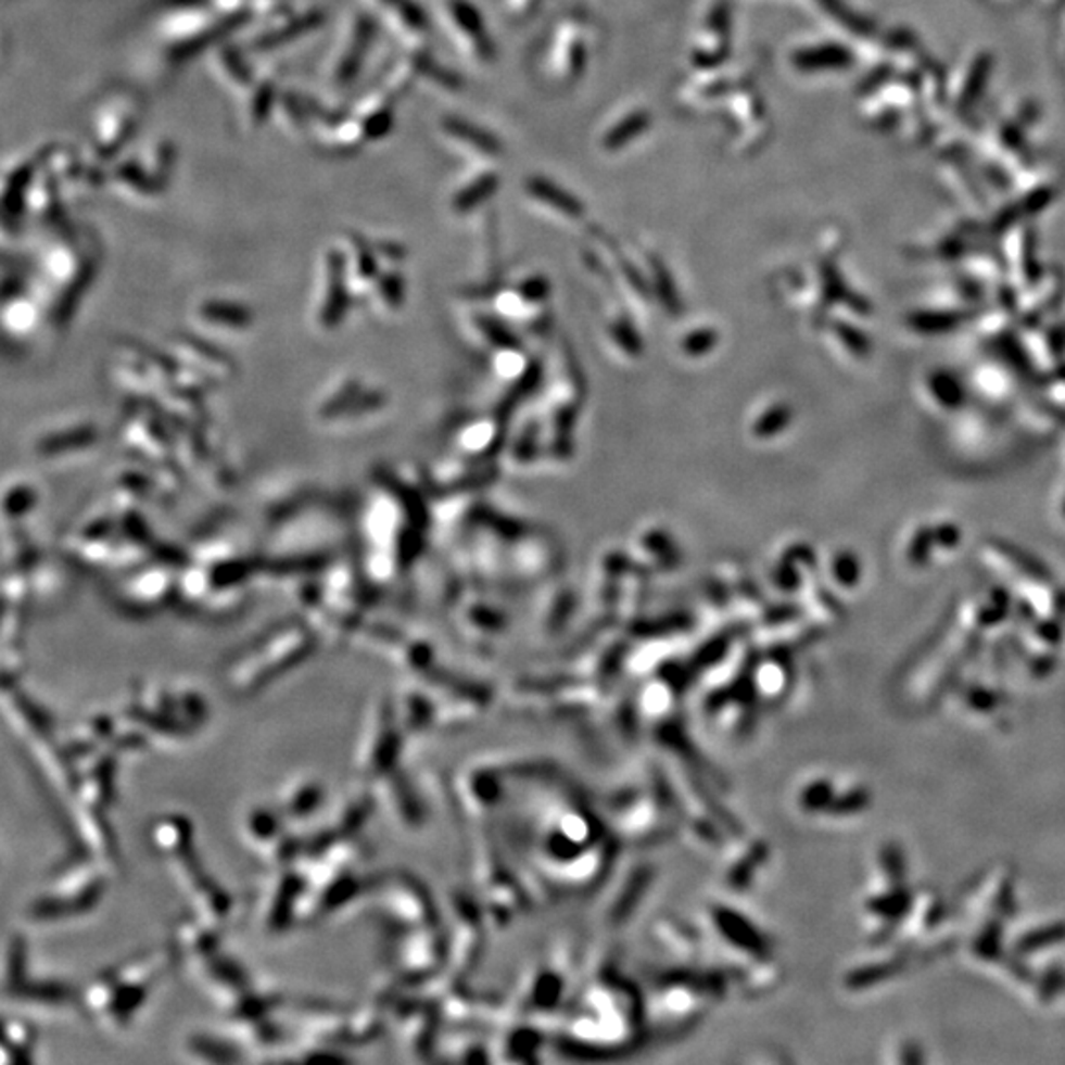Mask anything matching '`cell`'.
<instances>
[{"label":"cell","instance_id":"1","mask_svg":"<svg viewBox=\"0 0 1065 1065\" xmlns=\"http://www.w3.org/2000/svg\"><path fill=\"white\" fill-rule=\"evenodd\" d=\"M1044 107L1036 98H1012L989 123L971 135V161L990 190L1002 194L1036 156Z\"/></svg>","mask_w":1065,"mask_h":1065},{"label":"cell","instance_id":"2","mask_svg":"<svg viewBox=\"0 0 1065 1065\" xmlns=\"http://www.w3.org/2000/svg\"><path fill=\"white\" fill-rule=\"evenodd\" d=\"M997 69V55L989 48H973L959 58L958 64L947 69L946 109L949 118L961 129L979 127V115L987 99Z\"/></svg>","mask_w":1065,"mask_h":1065},{"label":"cell","instance_id":"3","mask_svg":"<svg viewBox=\"0 0 1065 1065\" xmlns=\"http://www.w3.org/2000/svg\"><path fill=\"white\" fill-rule=\"evenodd\" d=\"M1065 188V170L1054 161L1036 159L1023 173L1016 174L1002 192L1001 210L994 214V226L1012 227L1026 217L1038 216L1054 204Z\"/></svg>","mask_w":1065,"mask_h":1065},{"label":"cell","instance_id":"4","mask_svg":"<svg viewBox=\"0 0 1065 1065\" xmlns=\"http://www.w3.org/2000/svg\"><path fill=\"white\" fill-rule=\"evenodd\" d=\"M376 22L366 14H357L350 24L345 42L335 55L330 69V86L342 91L354 84L366 64L367 54L376 40Z\"/></svg>","mask_w":1065,"mask_h":1065},{"label":"cell","instance_id":"5","mask_svg":"<svg viewBox=\"0 0 1065 1065\" xmlns=\"http://www.w3.org/2000/svg\"><path fill=\"white\" fill-rule=\"evenodd\" d=\"M444 18L451 28L456 42L460 43L464 52L476 62H490L494 58V48L485 34L484 18L476 11L468 0H446L444 2Z\"/></svg>","mask_w":1065,"mask_h":1065},{"label":"cell","instance_id":"6","mask_svg":"<svg viewBox=\"0 0 1065 1065\" xmlns=\"http://www.w3.org/2000/svg\"><path fill=\"white\" fill-rule=\"evenodd\" d=\"M441 132L442 137L448 140L453 147L472 154L476 159L494 161V159H499V154H502L499 142L490 132H485L484 129H480V127H476L462 118H444L441 123Z\"/></svg>","mask_w":1065,"mask_h":1065},{"label":"cell","instance_id":"7","mask_svg":"<svg viewBox=\"0 0 1065 1065\" xmlns=\"http://www.w3.org/2000/svg\"><path fill=\"white\" fill-rule=\"evenodd\" d=\"M371 4L388 16L393 30L405 38L413 50L420 48V42L429 34V21L424 12L420 11L419 4H415L413 0H371Z\"/></svg>","mask_w":1065,"mask_h":1065},{"label":"cell","instance_id":"8","mask_svg":"<svg viewBox=\"0 0 1065 1065\" xmlns=\"http://www.w3.org/2000/svg\"><path fill=\"white\" fill-rule=\"evenodd\" d=\"M324 21H326V16L320 11L304 12L301 16L280 18L275 26H270L265 33L258 34L257 38L251 43V48L255 52H272V50H279V48H284V46H289L291 42H296L302 36L318 30L322 26Z\"/></svg>","mask_w":1065,"mask_h":1065},{"label":"cell","instance_id":"9","mask_svg":"<svg viewBox=\"0 0 1065 1065\" xmlns=\"http://www.w3.org/2000/svg\"><path fill=\"white\" fill-rule=\"evenodd\" d=\"M214 69L217 77L236 91H248L255 84L253 72L249 67L245 55L231 43H219L214 52Z\"/></svg>","mask_w":1065,"mask_h":1065},{"label":"cell","instance_id":"10","mask_svg":"<svg viewBox=\"0 0 1065 1065\" xmlns=\"http://www.w3.org/2000/svg\"><path fill=\"white\" fill-rule=\"evenodd\" d=\"M245 93H248V99H245V118H248L249 127L258 129L261 125H265L272 117L275 103H277V98H279V89L269 79H263L258 84L255 81L253 86L249 87Z\"/></svg>","mask_w":1065,"mask_h":1065},{"label":"cell","instance_id":"11","mask_svg":"<svg viewBox=\"0 0 1065 1065\" xmlns=\"http://www.w3.org/2000/svg\"><path fill=\"white\" fill-rule=\"evenodd\" d=\"M272 115L279 118L280 127L291 132V135H302L310 127V113L306 105V98L294 96V93H279Z\"/></svg>","mask_w":1065,"mask_h":1065},{"label":"cell","instance_id":"12","mask_svg":"<svg viewBox=\"0 0 1065 1065\" xmlns=\"http://www.w3.org/2000/svg\"><path fill=\"white\" fill-rule=\"evenodd\" d=\"M407 60H409L413 74H415L417 79H424L427 84H432V86L439 87L442 91H448V93H454V91L460 89V79L454 76V74H451L446 67L436 64L420 48L419 50H413Z\"/></svg>","mask_w":1065,"mask_h":1065},{"label":"cell","instance_id":"13","mask_svg":"<svg viewBox=\"0 0 1065 1065\" xmlns=\"http://www.w3.org/2000/svg\"><path fill=\"white\" fill-rule=\"evenodd\" d=\"M497 182L499 180H497L495 174L484 173L476 176L472 182L464 183L462 188L453 195L454 212L462 214V212H470L473 207H478L490 195L494 194Z\"/></svg>","mask_w":1065,"mask_h":1065},{"label":"cell","instance_id":"14","mask_svg":"<svg viewBox=\"0 0 1065 1065\" xmlns=\"http://www.w3.org/2000/svg\"><path fill=\"white\" fill-rule=\"evenodd\" d=\"M117 176L123 180V183H127L137 194L156 195L162 192V186L156 182V178L151 173H144L137 164H123V166H118Z\"/></svg>","mask_w":1065,"mask_h":1065},{"label":"cell","instance_id":"15","mask_svg":"<svg viewBox=\"0 0 1065 1065\" xmlns=\"http://www.w3.org/2000/svg\"><path fill=\"white\" fill-rule=\"evenodd\" d=\"M1065 941V924H1054V926L1040 927L1020 939L1018 951L1020 953H1032L1044 947H1052L1055 943Z\"/></svg>","mask_w":1065,"mask_h":1065},{"label":"cell","instance_id":"16","mask_svg":"<svg viewBox=\"0 0 1065 1065\" xmlns=\"http://www.w3.org/2000/svg\"><path fill=\"white\" fill-rule=\"evenodd\" d=\"M210 7V0H156V9L161 11L188 12Z\"/></svg>","mask_w":1065,"mask_h":1065},{"label":"cell","instance_id":"17","mask_svg":"<svg viewBox=\"0 0 1065 1065\" xmlns=\"http://www.w3.org/2000/svg\"><path fill=\"white\" fill-rule=\"evenodd\" d=\"M999 937L1001 936H999L997 927H992V929L985 931V934L977 939V946H975V949H977V953H979L980 958L992 959L994 955H997V951H999Z\"/></svg>","mask_w":1065,"mask_h":1065},{"label":"cell","instance_id":"18","mask_svg":"<svg viewBox=\"0 0 1065 1065\" xmlns=\"http://www.w3.org/2000/svg\"><path fill=\"white\" fill-rule=\"evenodd\" d=\"M1060 12H1062V16H1060V26H1057V52H1060V60L1065 65V9Z\"/></svg>","mask_w":1065,"mask_h":1065},{"label":"cell","instance_id":"19","mask_svg":"<svg viewBox=\"0 0 1065 1065\" xmlns=\"http://www.w3.org/2000/svg\"><path fill=\"white\" fill-rule=\"evenodd\" d=\"M1038 4L1044 11H1062V9H1065V0H1038Z\"/></svg>","mask_w":1065,"mask_h":1065},{"label":"cell","instance_id":"20","mask_svg":"<svg viewBox=\"0 0 1065 1065\" xmlns=\"http://www.w3.org/2000/svg\"><path fill=\"white\" fill-rule=\"evenodd\" d=\"M990 2H994V4H1012L1014 0H990Z\"/></svg>","mask_w":1065,"mask_h":1065}]
</instances>
